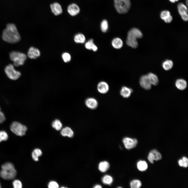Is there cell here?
<instances>
[{
  "mask_svg": "<svg viewBox=\"0 0 188 188\" xmlns=\"http://www.w3.org/2000/svg\"><path fill=\"white\" fill-rule=\"evenodd\" d=\"M5 118L4 113L1 111L0 107V124L3 123L5 121Z\"/></svg>",
  "mask_w": 188,
  "mask_h": 188,
  "instance_id": "f35d334b",
  "label": "cell"
},
{
  "mask_svg": "<svg viewBox=\"0 0 188 188\" xmlns=\"http://www.w3.org/2000/svg\"><path fill=\"white\" fill-rule=\"evenodd\" d=\"M13 187L15 188H21L22 187V184L21 182L18 180H14L13 183Z\"/></svg>",
  "mask_w": 188,
  "mask_h": 188,
  "instance_id": "d590c367",
  "label": "cell"
},
{
  "mask_svg": "<svg viewBox=\"0 0 188 188\" xmlns=\"http://www.w3.org/2000/svg\"><path fill=\"white\" fill-rule=\"evenodd\" d=\"M62 56L63 60L65 62H68L70 60V55L68 53L65 52L64 53L62 54Z\"/></svg>",
  "mask_w": 188,
  "mask_h": 188,
  "instance_id": "8d00e7d4",
  "label": "cell"
},
{
  "mask_svg": "<svg viewBox=\"0 0 188 188\" xmlns=\"http://www.w3.org/2000/svg\"><path fill=\"white\" fill-rule=\"evenodd\" d=\"M98 92L102 94H104L109 91V87L108 84L105 82L101 81L98 84L97 87Z\"/></svg>",
  "mask_w": 188,
  "mask_h": 188,
  "instance_id": "4fadbf2b",
  "label": "cell"
},
{
  "mask_svg": "<svg viewBox=\"0 0 188 188\" xmlns=\"http://www.w3.org/2000/svg\"><path fill=\"white\" fill-rule=\"evenodd\" d=\"M175 85L178 89L183 90L186 89L187 86V83L184 79H179L176 80Z\"/></svg>",
  "mask_w": 188,
  "mask_h": 188,
  "instance_id": "ffe728a7",
  "label": "cell"
},
{
  "mask_svg": "<svg viewBox=\"0 0 188 188\" xmlns=\"http://www.w3.org/2000/svg\"><path fill=\"white\" fill-rule=\"evenodd\" d=\"M16 171L14 167L2 169L0 171V175L1 177L6 180L14 179L16 176Z\"/></svg>",
  "mask_w": 188,
  "mask_h": 188,
  "instance_id": "8992f818",
  "label": "cell"
},
{
  "mask_svg": "<svg viewBox=\"0 0 188 188\" xmlns=\"http://www.w3.org/2000/svg\"><path fill=\"white\" fill-rule=\"evenodd\" d=\"M178 163L180 166L187 167L188 165V159L186 157L184 156L182 159L178 161Z\"/></svg>",
  "mask_w": 188,
  "mask_h": 188,
  "instance_id": "836d02e7",
  "label": "cell"
},
{
  "mask_svg": "<svg viewBox=\"0 0 188 188\" xmlns=\"http://www.w3.org/2000/svg\"><path fill=\"white\" fill-rule=\"evenodd\" d=\"M132 188H139L142 186L141 181L138 180H134L131 181L130 184Z\"/></svg>",
  "mask_w": 188,
  "mask_h": 188,
  "instance_id": "d6a6232c",
  "label": "cell"
},
{
  "mask_svg": "<svg viewBox=\"0 0 188 188\" xmlns=\"http://www.w3.org/2000/svg\"><path fill=\"white\" fill-rule=\"evenodd\" d=\"M3 39L5 41L11 43H16L21 39L20 35L17 28L13 24H9L3 30L2 35Z\"/></svg>",
  "mask_w": 188,
  "mask_h": 188,
  "instance_id": "6da1fadb",
  "label": "cell"
},
{
  "mask_svg": "<svg viewBox=\"0 0 188 188\" xmlns=\"http://www.w3.org/2000/svg\"><path fill=\"white\" fill-rule=\"evenodd\" d=\"M102 187L101 185H95L93 187V188H102Z\"/></svg>",
  "mask_w": 188,
  "mask_h": 188,
  "instance_id": "ab89813d",
  "label": "cell"
},
{
  "mask_svg": "<svg viewBox=\"0 0 188 188\" xmlns=\"http://www.w3.org/2000/svg\"><path fill=\"white\" fill-rule=\"evenodd\" d=\"M171 2L173 3H175L176 2L178 1L179 0H169Z\"/></svg>",
  "mask_w": 188,
  "mask_h": 188,
  "instance_id": "60d3db41",
  "label": "cell"
},
{
  "mask_svg": "<svg viewBox=\"0 0 188 188\" xmlns=\"http://www.w3.org/2000/svg\"><path fill=\"white\" fill-rule=\"evenodd\" d=\"M40 55L39 50L33 47H30L27 52L28 57L31 59H36L39 57Z\"/></svg>",
  "mask_w": 188,
  "mask_h": 188,
  "instance_id": "2e32d148",
  "label": "cell"
},
{
  "mask_svg": "<svg viewBox=\"0 0 188 188\" xmlns=\"http://www.w3.org/2000/svg\"><path fill=\"white\" fill-rule=\"evenodd\" d=\"M50 7L52 12L56 16L59 15L62 13V9L61 5L57 2L51 4Z\"/></svg>",
  "mask_w": 188,
  "mask_h": 188,
  "instance_id": "9a60e30c",
  "label": "cell"
},
{
  "mask_svg": "<svg viewBox=\"0 0 188 188\" xmlns=\"http://www.w3.org/2000/svg\"><path fill=\"white\" fill-rule=\"evenodd\" d=\"M74 40L77 43H83L85 41L86 38L84 35L81 33H79L74 36Z\"/></svg>",
  "mask_w": 188,
  "mask_h": 188,
  "instance_id": "484cf974",
  "label": "cell"
},
{
  "mask_svg": "<svg viewBox=\"0 0 188 188\" xmlns=\"http://www.w3.org/2000/svg\"><path fill=\"white\" fill-rule=\"evenodd\" d=\"M139 84L142 88L146 90H149L151 88L152 85L147 75H143L141 77Z\"/></svg>",
  "mask_w": 188,
  "mask_h": 188,
  "instance_id": "8fae6325",
  "label": "cell"
},
{
  "mask_svg": "<svg viewBox=\"0 0 188 188\" xmlns=\"http://www.w3.org/2000/svg\"><path fill=\"white\" fill-rule=\"evenodd\" d=\"M160 17L166 23H169L172 20L173 18L170 12L167 10H164L161 13Z\"/></svg>",
  "mask_w": 188,
  "mask_h": 188,
  "instance_id": "e0dca14e",
  "label": "cell"
},
{
  "mask_svg": "<svg viewBox=\"0 0 188 188\" xmlns=\"http://www.w3.org/2000/svg\"><path fill=\"white\" fill-rule=\"evenodd\" d=\"M100 27L101 30L103 32H106L108 28V24L107 20L105 19L103 20L101 23Z\"/></svg>",
  "mask_w": 188,
  "mask_h": 188,
  "instance_id": "1f68e13d",
  "label": "cell"
},
{
  "mask_svg": "<svg viewBox=\"0 0 188 188\" xmlns=\"http://www.w3.org/2000/svg\"><path fill=\"white\" fill-rule=\"evenodd\" d=\"M11 131L16 135L22 136L25 135L27 130L26 126L17 121L13 122L10 125Z\"/></svg>",
  "mask_w": 188,
  "mask_h": 188,
  "instance_id": "277c9868",
  "label": "cell"
},
{
  "mask_svg": "<svg viewBox=\"0 0 188 188\" xmlns=\"http://www.w3.org/2000/svg\"><path fill=\"white\" fill-rule=\"evenodd\" d=\"M4 71L7 77L13 80L17 79L21 75L19 71L15 69L13 65L12 64L7 66L5 68Z\"/></svg>",
  "mask_w": 188,
  "mask_h": 188,
  "instance_id": "5b68a950",
  "label": "cell"
},
{
  "mask_svg": "<svg viewBox=\"0 0 188 188\" xmlns=\"http://www.w3.org/2000/svg\"><path fill=\"white\" fill-rule=\"evenodd\" d=\"M178 8L182 19L185 21H187L188 19V15L187 7L183 3H180L178 5Z\"/></svg>",
  "mask_w": 188,
  "mask_h": 188,
  "instance_id": "9c48e42d",
  "label": "cell"
},
{
  "mask_svg": "<svg viewBox=\"0 0 188 188\" xmlns=\"http://www.w3.org/2000/svg\"><path fill=\"white\" fill-rule=\"evenodd\" d=\"M114 7L116 11L120 14L127 13L131 6L130 0H114Z\"/></svg>",
  "mask_w": 188,
  "mask_h": 188,
  "instance_id": "7a4b0ae2",
  "label": "cell"
},
{
  "mask_svg": "<svg viewBox=\"0 0 188 188\" xmlns=\"http://www.w3.org/2000/svg\"><path fill=\"white\" fill-rule=\"evenodd\" d=\"M173 61L170 60H165L162 64V67L166 70H169L173 67Z\"/></svg>",
  "mask_w": 188,
  "mask_h": 188,
  "instance_id": "d4e9b609",
  "label": "cell"
},
{
  "mask_svg": "<svg viewBox=\"0 0 188 188\" xmlns=\"http://www.w3.org/2000/svg\"><path fill=\"white\" fill-rule=\"evenodd\" d=\"M162 157L161 154L156 149L151 150L149 152L148 159L150 162L153 163L154 161H158L161 160Z\"/></svg>",
  "mask_w": 188,
  "mask_h": 188,
  "instance_id": "30bf717a",
  "label": "cell"
},
{
  "mask_svg": "<svg viewBox=\"0 0 188 188\" xmlns=\"http://www.w3.org/2000/svg\"><path fill=\"white\" fill-rule=\"evenodd\" d=\"M110 165L109 163L107 161L101 162L99 164L98 169L102 172H104L107 171L109 169Z\"/></svg>",
  "mask_w": 188,
  "mask_h": 188,
  "instance_id": "cb8c5ba5",
  "label": "cell"
},
{
  "mask_svg": "<svg viewBox=\"0 0 188 188\" xmlns=\"http://www.w3.org/2000/svg\"><path fill=\"white\" fill-rule=\"evenodd\" d=\"M1 184L0 183V188H1Z\"/></svg>",
  "mask_w": 188,
  "mask_h": 188,
  "instance_id": "b9f144b4",
  "label": "cell"
},
{
  "mask_svg": "<svg viewBox=\"0 0 188 188\" xmlns=\"http://www.w3.org/2000/svg\"><path fill=\"white\" fill-rule=\"evenodd\" d=\"M8 136L7 133L4 131H0V143L7 140Z\"/></svg>",
  "mask_w": 188,
  "mask_h": 188,
  "instance_id": "e575fe53",
  "label": "cell"
},
{
  "mask_svg": "<svg viewBox=\"0 0 188 188\" xmlns=\"http://www.w3.org/2000/svg\"><path fill=\"white\" fill-rule=\"evenodd\" d=\"M67 10L68 13L72 16H74L79 14L80 9L79 6L75 3L70 4L67 7Z\"/></svg>",
  "mask_w": 188,
  "mask_h": 188,
  "instance_id": "7c38bea8",
  "label": "cell"
},
{
  "mask_svg": "<svg viewBox=\"0 0 188 188\" xmlns=\"http://www.w3.org/2000/svg\"><path fill=\"white\" fill-rule=\"evenodd\" d=\"M113 180V178L108 175L104 176L102 179V182L103 184L108 185H110L112 183Z\"/></svg>",
  "mask_w": 188,
  "mask_h": 188,
  "instance_id": "f1b7e54d",
  "label": "cell"
},
{
  "mask_svg": "<svg viewBox=\"0 0 188 188\" xmlns=\"http://www.w3.org/2000/svg\"><path fill=\"white\" fill-rule=\"evenodd\" d=\"M137 167L140 171H145L148 168V164L144 161H140L137 163Z\"/></svg>",
  "mask_w": 188,
  "mask_h": 188,
  "instance_id": "83f0119b",
  "label": "cell"
},
{
  "mask_svg": "<svg viewBox=\"0 0 188 188\" xmlns=\"http://www.w3.org/2000/svg\"><path fill=\"white\" fill-rule=\"evenodd\" d=\"M48 187L49 188H58L59 187V185L56 181H52L49 183Z\"/></svg>",
  "mask_w": 188,
  "mask_h": 188,
  "instance_id": "74e56055",
  "label": "cell"
},
{
  "mask_svg": "<svg viewBox=\"0 0 188 188\" xmlns=\"http://www.w3.org/2000/svg\"><path fill=\"white\" fill-rule=\"evenodd\" d=\"M85 47L87 49L90 50H92L93 51H96L98 49V48L94 43L92 39H89L86 43Z\"/></svg>",
  "mask_w": 188,
  "mask_h": 188,
  "instance_id": "603a6c76",
  "label": "cell"
},
{
  "mask_svg": "<svg viewBox=\"0 0 188 188\" xmlns=\"http://www.w3.org/2000/svg\"><path fill=\"white\" fill-rule=\"evenodd\" d=\"M126 43L128 46L134 49L137 48L138 46V43L137 40H132L127 39Z\"/></svg>",
  "mask_w": 188,
  "mask_h": 188,
  "instance_id": "f546056e",
  "label": "cell"
},
{
  "mask_svg": "<svg viewBox=\"0 0 188 188\" xmlns=\"http://www.w3.org/2000/svg\"><path fill=\"white\" fill-rule=\"evenodd\" d=\"M61 133L63 136H67L70 138L72 137L74 134L73 131L70 128L68 127L63 128L61 131Z\"/></svg>",
  "mask_w": 188,
  "mask_h": 188,
  "instance_id": "44dd1931",
  "label": "cell"
},
{
  "mask_svg": "<svg viewBox=\"0 0 188 188\" xmlns=\"http://www.w3.org/2000/svg\"><path fill=\"white\" fill-rule=\"evenodd\" d=\"M9 56L11 60L13 62L14 66L16 67L23 65L27 58L25 54L15 51L11 52Z\"/></svg>",
  "mask_w": 188,
  "mask_h": 188,
  "instance_id": "3957f363",
  "label": "cell"
},
{
  "mask_svg": "<svg viewBox=\"0 0 188 188\" xmlns=\"http://www.w3.org/2000/svg\"><path fill=\"white\" fill-rule=\"evenodd\" d=\"M132 92L133 90L131 89L126 86H123L120 90V93L123 97L128 98L131 96Z\"/></svg>",
  "mask_w": 188,
  "mask_h": 188,
  "instance_id": "ac0fdd59",
  "label": "cell"
},
{
  "mask_svg": "<svg viewBox=\"0 0 188 188\" xmlns=\"http://www.w3.org/2000/svg\"><path fill=\"white\" fill-rule=\"evenodd\" d=\"M42 152L39 149L37 148L34 149L32 154V156L33 159L35 161L39 160L38 157L42 155Z\"/></svg>",
  "mask_w": 188,
  "mask_h": 188,
  "instance_id": "4316f807",
  "label": "cell"
},
{
  "mask_svg": "<svg viewBox=\"0 0 188 188\" xmlns=\"http://www.w3.org/2000/svg\"><path fill=\"white\" fill-rule=\"evenodd\" d=\"M85 103L86 106L90 109H95L98 106L97 101L93 98L90 97L87 98L86 100Z\"/></svg>",
  "mask_w": 188,
  "mask_h": 188,
  "instance_id": "5bb4252c",
  "label": "cell"
},
{
  "mask_svg": "<svg viewBox=\"0 0 188 188\" xmlns=\"http://www.w3.org/2000/svg\"><path fill=\"white\" fill-rule=\"evenodd\" d=\"M125 147L127 149H130L135 147L138 143L137 140L135 138L126 137L122 140Z\"/></svg>",
  "mask_w": 188,
  "mask_h": 188,
  "instance_id": "ba28073f",
  "label": "cell"
},
{
  "mask_svg": "<svg viewBox=\"0 0 188 188\" xmlns=\"http://www.w3.org/2000/svg\"><path fill=\"white\" fill-rule=\"evenodd\" d=\"M152 85L156 86L158 83V79L157 76L152 73H149L147 75Z\"/></svg>",
  "mask_w": 188,
  "mask_h": 188,
  "instance_id": "7402d4cb",
  "label": "cell"
},
{
  "mask_svg": "<svg viewBox=\"0 0 188 188\" xmlns=\"http://www.w3.org/2000/svg\"><path fill=\"white\" fill-rule=\"evenodd\" d=\"M52 127L57 131L60 130L62 126L61 122L58 119H56L53 121L52 123Z\"/></svg>",
  "mask_w": 188,
  "mask_h": 188,
  "instance_id": "4dcf8cb0",
  "label": "cell"
},
{
  "mask_svg": "<svg viewBox=\"0 0 188 188\" xmlns=\"http://www.w3.org/2000/svg\"><path fill=\"white\" fill-rule=\"evenodd\" d=\"M143 37L142 33L139 29L136 28H133L128 32L127 39L137 40L138 39L142 38Z\"/></svg>",
  "mask_w": 188,
  "mask_h": 188,
  "instance_id": "52a82bcc",
  "label": "cell"
},
{
  "mask_svg": "<svg viewBox=\"0 0 188 188\" xmlns=\"http://www.w3.org/2000/svg\"><path fill=\"white\" fill-rule=\"evenodd\" d=\"M111 45L114 48L116 49H119L122 47L123 43L122 40L120 38L116 37L112 40Z\"/></svg>",
  "mask_w": 188,
  "mask_h": 188,
  "instance_id": "d6986e66",
  "label": "cell"
}]
</instances>
